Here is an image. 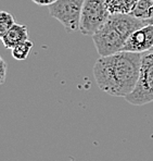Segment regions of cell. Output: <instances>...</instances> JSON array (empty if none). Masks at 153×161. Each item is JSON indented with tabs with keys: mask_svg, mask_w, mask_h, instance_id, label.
<instances>
[{
	"mask_svg": "<svg viewBox=\"0 0 153 161\" xmlns=\"http://www.w3.org/2000/svg\"><path fill=\"white\" fill-rule=\"evenodd\" d=\"M142 53L122 50L102 56L93 65L98 87L115 97H125L134 91L140 73Z\"/></svg>",
	"mask_w": 153,
	"mask_h": 161,
	"instance_id": "6da1fadb",
	"label": "cell"
},
{
	"mask_svg": "<svg viewBox=\"0 0 153 161\" xmlns=\"http://www.w3.org/2000/svg\"><path fill=\"white\" fill-rule=\"evenodd\" d=\"M145 24V21L133 14H111L104 25L92 35L98 53L102 57L122 51L128 37Z\"/></svg>",
	"mask_w": 153,
	"mask_h": 161,
	"instance_id": "7a4b0ae2",
	"label": "cell"
},
{
	"mask_svg": "<svg viewBox=\"0 0 153 161\" xmlns=\"http://www.w3.org/2000/svg\"><path fill=\"white\" fill-rule=\"evenodd\" d=\"M133 106H145L153 103V51L142 53L140 73L134 91L125 97Z\"/></svg>",
	"mask_w": 153,
	"mask_h": 161,
	"instance_id": "3957f363",
	"label": "cell"
},
{
	"mask_svg": "<svg viewBox=\"0 0 153 161\" xmlns=\"http://www.w3.org/2000/svg\"><path fill=\"white\" fill-rule=\"evenodd\" d=\"M105 0H85L79 23V32L83 35L92 36L110 18Z\"/></svg>",
	"mask_w": 153,
	"mask_h": 161,
	"instance_id": "277c9868",
	"label": "cell"
},
{
	"mask_svg": "<svg viewBox=\"0 0 153 161\" xmlns=\"http://www.w3.org/2000/svg\"><path fill=\"white\" fill-rule=\"evenodd\" d=\"M85 0H56L48 6L50 15L61 23L67 33L79 31Z\"/></svg>",
	"mask_w": 153,
	"mask_h": 161,
	"instance_id": "5b68a950",
	"label": "cell"
},
{
	"mask_svg": "<svg viewBox=\"0 0 153 161\" xmlns=\"http://www.w3.org/2000/svg\"><path fill=\"white\" fill-rule=\"evenodd\" d=\"M153 47V24H145L136 30L123 47V50L143 53L151 50Z\"/></svg>",
	"mask_w": 153,
	"mask_h": 161,
	"instance_id": "8992f818",
	"label": "cell"
},
{
	"mask_svg": "<svg viewBox=\"0 0 153 161\" xmlns=\"http://www.w3.org/2000/svg\"><path fill=\"white\" fill-rule=\"evenodd\" d=\"M1 37V42L7 49H13L16 45L28 39V32L26 25L14 24L9 31H7Z\"/></svg>",
	"mask_w": 153,
	"mask_h": 161,
	"instance_id": "52a82bcc",
	"label": "cell"
},
{
	"mask_svg": "<svg viewBox=\"0 0 153 161\" xmlns=\"http://www.w3.org/2000/svg\"><path fill=\"white\" fill-rule=\"evenodd\" d=\"M139 0H105L111 14H131Z\"/></svg>",
	"mask_w": 153,
	"mask_h": 161,
	"instance_id": "ba28073f",
	"label": "cell"
},
{
	"mask_svg": "<svg viewBox=\"0 0 153 161\" xmlns=\"http://www.w3.org/2000/svg\"><path fill=\"white\" fill-rule=\"evenodd\" d=\"M131 14L143 21L153 19V0H139Z\"/></svg>",
	"mask_w": 153,
	"mask_h": 161,
	"instance_id": "9c48e42d",
	"label": "cell"
},
{
	"mask_svg": "<svg viewBox=\"0 0 153 161\" xmlns=\"http://www.w3.org/2000/svg\"><path fill=\"white\" fill-rule=\"evenodd\" d=\"M33 45H34L33 42H30V40H28V39L21 42V44L16 45L13 49H11V50H12V57L18 61L26 60L28 54H29L30 50H32V48H33Z\"/></svg>",
	"mask_w": 153,
	"mask_h": 161,
	"instance_id": "30bf717a",
	"label": "cell"
},
{
	"mask_svg": "<svg viewBox=\"0 0 153 161\" xmlns=\"http://www.w3.org/2000/svg\"><path fill=\"white\" fill-rule=\"evenodd\" d=\"M14 24L15 22H14L12 14L2 10L0 12V36H2L7 31L10 30Z\"/></svg>",
	"mask_w": 153,
	"mask_h": 161,
	"instance_id": "8fae6325",
	"label": "cell"
},
{
	"mask_svg": "<svg viewBox=\"0 0 153 161\" xmlns=\"http://www.w3.org/2000/svg\"><path fill=\"white\" fill-rule=\"evenodd\" d=\"M0 64H1V70H0V83H1V84H3L4 80H6L8 65H7L6 61H4L3 59H0Z\"/></svg>",
	"mask_w": 153,
	"mask_h": 161,
	"instance_id": "7c38bea8",
	"label": "cell"
},
{
	"mask_svg": "<svg viewBox=\"0 0 153 161\" xmlns=\"http://www.w3.org/2000/svg\"><path fill=\"white\" fill-rule=\"evenodd\" d=\"M32 1L39 6H50V4L55 3L56 0H32Z\"/></svg>",
	"mask_w": 153,
	"mask_h": 161,
	"instance_id": "4fadbf2b",
	"label": "cell"
},
{
	"mask_svg": "<svg viewBox=\"0 0 153 161\" xmlns=\"http://www.w3.org/2000/svg\"><path fill=\"white\" fill-rule=\"evenodd\" d=\"M145 23H147V24H153V19H150V20H147L145 21ZM151 51H153V47H152V49H151Z\"/></svg>",
	"mask_w": 153,
	"mask_h": 161,
	"instance_id": "5bb4252c",
	"label": "cell"
}]
</instances>
